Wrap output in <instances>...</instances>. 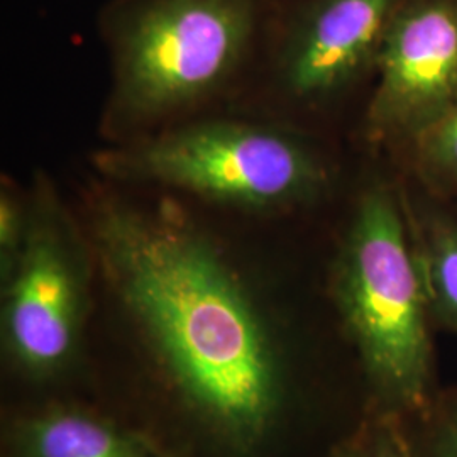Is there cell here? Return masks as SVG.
<instances>
[{
    "label": "cell",
    "mask_w": 457,
    "mask_h": 457,
    "mask_svg": "<svg viewBox=\"0 0 457 457\" xmlns=\"http://www.w3.org/2000/svg\"><path fill=\"white\" fill-rule=\"evenodd\" d=\"M428 457H457V400L437 413L430 434Z\"/></svg>",
    "instance_id": "4fadbf2b"
},
{
    "label": "cell",
    "mask_w": 457,
    "mask_h": 457,
    "mask_svg": "<svg viewBox=\"0 0 457 457\" xmlns=\"http://www.w3.org/2000/svg\"><path fill=\"white\" fill-rule=\"evenodd\" d=\"M114 175L160 181L245 207H290L322 195L330 173L290 134L212 122L102 156Z\"/></svg>",
    "instance_id": "3957f363"
},
{
    "label": "cell",
    "mask_w": 457,
    "mask_h": 457,
    "mask_svg": "<svg viewBox=\"0 0 457 457\" xmlns=\"http://www.w3.org/2000/svg\"><path fill=\"white\" fill-rule=\"evenodd\" d=\"M26 234L22 230L21 209L12 195L2 194L0 198V249H2V264L7 268V273L12 270L17 256L22 249Z\"/></svg>",
    "instance_id": "7c38bea8"
},
{
    "label": "cell",
    "mask_w": 457,
    "mask_h": 457,
    "mask_svg": "<svg viewBox=\"0 0 457 457\" xmlns=\"http://www.w3.org/2000/svg\"><path fill=\"white\" fill-rule=\"evenodd\" d=\"M334 457H417L402 415L383 410L361 425Z\"/></svg>",
    "instance_id": "8fae6325"
},
{
    "label": "cell",
    "mask_w": 457,
    "mask_h": 457,
    "mask_svg": "<svg viewBox=\"0 0 457 457\" xmlns=\"http://www.w3.org/2000/svg\"><path fill=\"white\" fill-rule=\"evenodd\" d=\"M4 303V337L26 371L48 375L70 360L80 327L82 281L56 230L31 228L12 270Z\"/></svg>",
    "instance_id": "8992f818"
},
{
    "label": "cell",
    "mask_w": 457,
    "mask_h": 457,
    "mask_svg": "<svg viewBox=\"0 0 457 457\" xmlns=\"http://www.w3.org/2000/svg\"><path fill=\"white\" fill-rule=\"evenodd\" d=\"M402 154L417 190L444 204L457 200V104Z\"/></svg>",
    "instance_id": "30bf717a"
},
{
    "label": "cell",
    "mask_w": 457,
    "mask_h": 457,
    "mask_svg": "<svg viewBox=\"0 0 457 457\" xmlns=\"http://www.w3.org/2000/svg\"><path fill=\"white\" fill-rule=\"evenodd\" d=\"M332 296L385 410L427 413L432 317L402 190L378 183L360 196L334 262Z\"/></svg>",
    "instance_id": "7a4b0ae2"
},
{
    "label": "cell",
    "mask_w": 457,
    "mask_h": 457,
    "mask_svg": "<svg viewBox=\"0 0 457 457\" xmlns=\"http://www.w3.org/2000/svg\"><path fill=\"white\" fill-rule=\"evenodd\" d=\"M405 0H312L283 58L288 90L305 102L334 97L368 70Z\"/></svg>",
    "instance_id": "52a82bcc"
},
{
    "label": "cell",
    "mask_w": 457,
    "mask_h": 457,
    "mask_svg": "<svg viewBox=\"0 0 457 457\" xmlns=\"http://www.w3.org/2000/svg\"><path fill=\"white\" fill-rule=\"evenodd\" d=\"M96 245L115 292L183 398L239 445L260 441L281 402L262 313L213 245L171 204L104 205Z\"/></svg>",
    "instance_id": "6da1fadb"
},
{
    "label": "cell",
    "mask_w": 457,
    "mask_h": 457,
    "mask_svg": "<svg viewBox=\"0 0 457 457\" xmlns=\"http://www.w3.org/2000/svg\"><path fill=\"white\" fill-rule=\"evenodd\" d=\"M375 73L368 132L403 153L457 104V0H405Z\"/></svg>",
    "instance_id": "5b68a950"
},
{
    "label": "cell",
    "mask_w": 457,
    "mask_h": 457,
    "mask_svg": "<svg viewBox=\"0 0 457 457\" xmlns=\"http://www.w3.org/2000/svg\"><path fill=\"white\" fill-rule=\"evenodd\" d=\"M21 457H163L145 437L105 419L53 410L31 419L19 432Z\"/></svg>",
    "instance_id": "9c48e42d"
},
{
    "label": "cell",
    "mask_w": 457,
    "mask_h": 457,
    "mask_svg": "<svg viewBox=\"0 0 457 457\" xmlns=\"http://www.w3.org/2000/svg\"><path fill=\"white\" fill-rule=\"evenodd\" d=\"M402 194L430 317L457 332V215L415 187Z\"/></svg>",
    "instance_id": "ba28073f"
},
{
    "label": "cell",
    "mask_w": 457,
    "mask_h": 457,
    "mask_svg": "<svg viewBox=\"0 0 457 457\" xmlns=\"http://www.w3.org/2000/svg\"><path fill=\"white\" fill-rule=\"evenodd\" d=\"M253 22L249 0H156L126 34L122 96L143 112L202 97L237 65Z\"/></svg>",
    "instance_id": "277c9868"
}]
</instances>
